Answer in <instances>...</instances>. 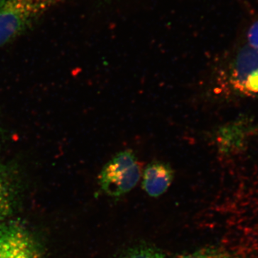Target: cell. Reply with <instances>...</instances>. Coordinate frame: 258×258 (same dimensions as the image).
<instances>
[{"label":"cell","mask_w":258,"mask_h":258,"mask_svg":"<svg viewBox=\"0 0 258 258\" xmlns=\"http://www.w3.org/2000/svg\"><path fill=\"white\" fill-rule=\"evenodd\" d=\"M66 0H0V48Z\"/></svg>","instance_id":"cell-1"},{"label":"cell","mask_w":258,"mask_h":258,"mask_svg":"<svg viewBox=\"0 0 258 258\" xmlns=\"http://www.w3.org/2000/svg\"><path fill=\"white\" fill-rule=\"evenodd\" d=\"M140 177V166L135 154L125 150L115 154L103 166L99 184L107 195L118 198L133 189Z\"/></svg>","instance_id":"cell-2"},{"label":"cell","mask_w":258,"mask_h":258,"mask_svg":"<svg viewBox=\"0 0 258 258\" xmlns=\"http://www.w3.org/2000/svg\"><path fill=\"white\" fill-rule=\"evenodd\" d=\"M0 258H43L40 242L16 221L0 223Z\"/></svg>","instance_id":"cell-3"},{"label":"cell","mask_w":258,"mask_h":258,"mask_svg":"<svg viewBox=\"0 0 258 258\" xmlns=\"http://www.w3.org/2000/svg\"><path fill=\"white\" fill-rule=\"evenodd\" d=\"M230 83L237 92L258 96L257 50L247 45L237 52L230 68Z\"/></svg>","instance_id":"cell-4"},{"label":"cell","mask_w":258,"mask_h":258,"mask_svg":"<svg viewBox=\"0 0 258 258\" xmlns=\"http://www.w3.org/2000/svg\"><path fill=\"white\" fill-rule=\"evenodd\" d=\"M174 179V171L167 163L153 161L144 171L143 189L147 195L158 198L166 192Z\"/></svg>","instance_id":"cell-5"},{"label":"cell","mask_w":258,"mask_h":258,"mask_svg":"<svg viewBox=\"0 0 258 258\" xmlns=\"http://www.w3.org/2000/svg\"><path fill=\"white\" fill-rule=\"evenodd\" d=\"M118 258H166L159 249L146 244H139L127 249Z\"/></svg>","instance_id":"cell-6"},{"label":"cell","mask_w":258,"mask_h":258,"mask_svg":"<svg viewBox=\"0 0 258 258\" xmlns=\"http://www.w3.org/2000/svg\"><path fill=\"white\" fill-rule=\"evenodd\" d=\"M178 258H236L235 256L216 248L202 249L180 256Z\"/></svg>","instance_id":"cell-7"},{"label":"cell","mask_w":258,"mask_h":258,"mask_svg":"<svg viewBox=\"0 0 258 258\" xmlns=\"http://www.w3.org/2000/svg\"><path fill=\"white\" fill-rule=\"evenodd\" d=\"M12 211V201L8 189L0 190V222L9 216Z\"/></svg>","instance_id":"cell-8"},{"label":"cell","mask_w":258,"mask_h":258,"mask_svg":"<svg viewBox=\"0 0 258 258\" xmlns=\"http://www.w3.org/2000/svg\"><path fill=\"white\" fill-rule=\"evenodd\" d=\"M247 45L258 51V20L254 22L247 31Z\"/></svg>","instance_id":"cell-9"},{"label":"cell","mask_w":258,"mask_h":258,"mask_svg":"<svg viewBox=\"0 0 258 258\" xmlns=\"http://www.w3.org/2000/svg\"><path fill=\"white\" fill-rule=\"evenodd\" d=\"M5 189H8V188H7L6 184H5L4 179H3L1 173H0V190Z\"/></svg>","instance_id":"cell-10"}]
</instances>
